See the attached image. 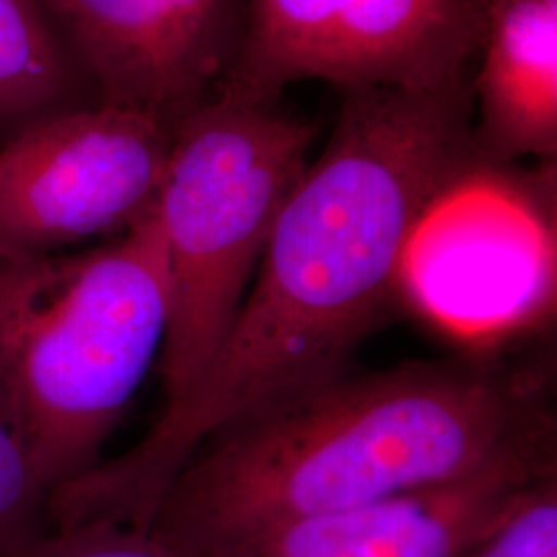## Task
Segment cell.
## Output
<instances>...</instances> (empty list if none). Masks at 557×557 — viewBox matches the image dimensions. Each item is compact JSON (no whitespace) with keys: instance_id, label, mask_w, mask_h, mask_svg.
Here are the masks:
<instances>
[{"instance_id":"obj_1","label":"cell","mask_w":557,"mask_h":557,"mask_svg":"<svg viewBox=\"0 0 557 557\" xmlns=\"http://www.w3.org/2000/svg\"><path fill=\"white\" fill-rule=\"evenodd\" d=\"M343 94L329 143L283 202L218 349L133 448L60 487L64 517L149 529L207 440L351 372L400 289L419 221L481 149L469 85Z\"/></svg>"},{"instance_id":"obj_2","label":"cell","mask_w":557,"mask_h":557,"mask_svg":"<svg viewBox=\"0 0 557 557\" xmlns=\"http://www.w3.org/2000/svg\"><path fill=\"white\" fill-rule=\"evenodd\" d=\"M554 438L537 384L502 363L347 372L207 440L147 531L178 557H225L296 520L556 453Z\"/></svg>"},{"instance_id":"obj_3","label":"cell","mask_w":557,"mask_h":557,"mask_svg":"<svg viewBox=\"0 0 557 557\" xmlns=\"http://www.w3.org/2000/svg\"><path fill=\"white\" fill-rule=\"evenodd\" d=\"M168 322L153 211L91 250L0 262V419L46 498L100 465Z\"/></svg>"},{"instance_id":"obj_4","label":"cell","mask_w":557,"mask_h":557,"mask_svg":"<svg viewBox=\"0 0 557 557\" xmlns=\"http://www.w3.org/2000/svg\"><path fill=\"white\" fill-rule=\"evenodd\" d=\"M314 139L317 126L278 101L225 89L174 124L153 205L170 271L158 363L165 405L195 382L238 314Z\"/></svg>"},{"instance_id":"obj_5","label":"cell","mask_w":557,"mask_h":557,"mask_svg":"<svg viewBox=\"0 0 557 557\" xmlns=\"http://www.w3.org/2000/svg\"><path fill=\"white\" fill-rule=\"evenodd\" d=\"M483 0H248L221 89L278 101L287 85L450 89L469 85Z\"/></svg>"},{"instance_id":"obj_6","label":"cell","mask_w":557,"mask_h":557,"mask_svg":"<svg viewBox=\"0 0 557 557\" xmlns=\"http://www.w3.org/2000/svg\"><path fill=\"white\" fill-rule=\"evenodd\" d=\"M174 126L89 103L0 140V262L62 255L151 215Z\"/></svg>"},{"instance_id":"obj_7","label":"cell","mask_w":557,"mask_h":557,"mask_svg":"<svg viewBox=\"0 0 557 557\" xmlns=\"http://www.w3.org/2000/svg\"><path fill=\"white\" fill-rule=\"evenodd\" d=\"M98 100L168 124L220 94L248 0H41Z\"/></svg>"},{"instance_id":"obj_8","label":"cell","mask_w":557,"mask_h":557,"mask_svg":"<svg viewBox=\"0 0 557 557\" xmlns=\"http://www.w3.org/2000/svg\"><path fill=\"white\" fill-rule=\"evenodd\" d=\"M554 457L512 458L450 483L296 520L225 557H465L556 475Z\"/></svg>"},{"instance_id":"obj_9","label":"cell","mask_w":557,"mask_h":557,"mask_svg":"<svg viewBox=\"0 0 557 557\" xmlns=\"http://www.w3.org/2000/svg\"><path fill=\"white\" fill-rule=\"evenodd\" d=\"M471 103L479 149L504 163L557 153V0H483Z\"/></svg>"},{"instance_id":"obj_10","label":"cell","mask_w":557,"mask_h":557,"mask_svg":"<svg viewBox=\"0 0 557 557\" xmlns=\"http://www.w3.org/2000/svg\"><path fill=\"white\" fill-rule=\"evenodd\" d=\"M41 0H0V140L34 120L98 103Z\"/></svg>"},{"instance_id":"obj_11","label":"cell","mask_w":557,"mask_h":557,"mask_svg":"<svg viewBox=\"0 0 557 557\" xmlns=\"http://www.w3.org/2000/svg\"><path fill=\"white\" fill-rule=\"evenodd\" d=\"M0 557H178L149 531L116 524L85 522L73 527L44 524L17 541Z\"/></svg>"},{"instance_id":"obj_12","label":"cell","mask_w":557,"mask_h":557,"mask_svg":"<svg viewBox=\"0 0 557 557\" xmlns=\"http://www.w3.org/2000/svg\"><path fill=\"white\" fill-rule=\"evenodd\" d=\"M465 557H557V485L549 475Z\"/></svg>"},{"instance_id":"obj_13","label":"cell","mask_w":557,"mask_h":557,"mask_svg":"<svg viewBox=\"0 0 557 557\" xmlns=\"http://www.w3.org/2000/svg\"><path fill=\"white\" fill-rule=\"evenodd\" d=\"M46 492L0 419V554L46 524Z\"/></svg>"}]
</instances>
